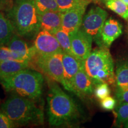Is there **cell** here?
<instances>
[{"label": "cell", "mask_w": 128, "mask_h": 128, "mask_svg": "<svg viewBox=\"0 0 128 128\" xmlns=\"http://www.w3.org/2000/svg\"><path fill=\"white\" fill-rule=\"evenodd\" d=\"M46 113L49 125L70 127L79 122L81 113L75 101L54 80L48 78Z\"/></svg>", "instance_id": "obj_1"}, {"label": "cell", "mask_w": 128, "mask_h": 128, "mask_svg": "<svg viewBox=\"0 0 128 128\" xmlns=\"http://www.w3.org/2000/svg\"><path fill=\"white\" fill-rule=\"evenodd\" d=\"M16 34L26 40L34 39L40 31L39 14L33 0H12L5 12Z\"/></svg>", "instance_id": "obj_2"}, {"label": "cell", "mask_w": 128, "mask_h": 128, "mask_svg": "<svg viewBox=\"0 0 128 128\" xmlns=\"http://www.w3.org/2000/svg\"><path fill=\"white\" fill-rule=\"evenodd\" d=\"M0 108L16 126L38 125L44 122V112L36 102L17 94L12 92Z\"/></svg>", "instance_id": "obj_3"}, {"label": "cell", "mask_w": 128, "mask_h": 128, "mask_svg": "<svg viewBox=\"0 0 128 128\" xmlns=\"http://www.w3.org/2000/svg\"><path fill=\"white\" fill-rule=\"evenodd\" d=\"M0 84L7 92L38 102L42 96L44 78L40 72L26 68L8 77L0 79Z\"/></svg>", "instance_id": "obj_4"}, {"label": "cell", "mask_w": 128, "mask_h": 128, "mask_svg": "<svg viewBox=\"0 0 128 128\" xmlns=\"http://www.w3.org/2000/svg\"><path fill=\"white\" fill-rule=\"evenodd\" d=\"M84 66L95 87L101 83L115 82L114 62L108 48L94 49L84 60Z\"/></svg>", "instance_id": "obj_5"}, {"label": "cell", "mask_w": 128, "mask_h": 128, "mask_svg": "<svg viewBox=\"0 0 128 128\" xmlns=\"http://www.w3.org/2000/svg\"><path fill=\"white\" fill-rule=\"evenodd\" d=\"M63 53L47 56L36 55L31 62L32 69H36L37 71L46 76L47 78L62 85L64 82Z\"/></svg>", "instance_id": "obj_6"}, {"label": "cell", "mask_w": 128, "mask_h": 128, "mask_svg": "<svg viewBox=\"0 0 128 128\" xmlns=\"http://www.w3.org/2000/svg\"><path fill=\"white\" fill-rule=\"evenodd\" d=\"M108 17V12L104 10L98 6L92 7L84 16L80 28L92 36L94 41L100 34Z\"/></svg>", "instance_id": "obj_7"}, {"label": "cell", "mask_w": 128, "mask_h": 128, "mask_svg": "<svg viewBox=\"0 0 128 128\" xmlns=\"http://www.w3.org/2000/svg\"><path fill=\"white\" fill-rule=\"evenodd\" d=\"M33 46L38 55L47 56L63 52L55 36L44 30L39 32L34 39Z\"/></svg>", "instance_id": "obj_8"}, {"label": "cell", "mask_w": 128, "mask_h": 128, "mask_svg": "<svg viewBox=\"0 0 128 128\" xmlns=\"http://www.w3.org/2000/svg\"><path fill=\"white\" fill-rule=\"evenodd\" d=\"M70 34L73 55L84 61L92 51V38L81 28Z\"/></svg>", "instance_id": "obj_9"}, {"label": "cell", "mask_w": 128, "mask_h": 128, "mask_svg": "<svg viewBox=\"0 0 128 128\" xmlns=\"http://www.w3.org/2000/svg\"><path fill=\"white\" fill-rule=\"evenodd\" d=\"M122 24L110 17L105 21L100 34L94 42L98 47L109 48L113 42L122 34Z\"/></svg>", "instance_id": "obj_10"}, {"label": "cell", "mask_w": 128, "mask_h": 128, "mask_svg": "<svg viewBox=\"0 0 128 128\" xmlns=\"http://www.w3.org/2000/svg\"><path fill=\"white\" fill-rule=\"evenodd\" d=\"M64 82L62 86L65 90L71 92L72 83L78 71L84 66V61L79 60L74 55L63 53Z\"/></svg>", "instance_id": "obj_11"}, {"label": "cell", "mask_w": 128, "mask_h": 128, "mask_svg": "<svg viewBox=\"0 0 128 128\" xmlns=\"http://www.w3.org/2000/svg\"><path fill=\"white\" fill-rule=\"evenodd\" d=\"M95 86L83 66L74 78L71 92L81 98L91 96L94 93Z\"/></svg>", "instance_id": "obj_12"}, {"label": "cell", "mask_w": 128, "mask_h": 128, "mask_svg": "<svg viewBox=\"0 0 128 128\" xmlns=\"http://www.w3.org/2000/svg\"><path fill=\"white\" fill-rule=\"evenodd\" d=\"M87 7L84 6L62 12L61 28L69 33L79 29Z\"/></svg>", "instance_id": "obj_13"}, {"label": "cell", "mask_w": 128, "mask_h": 128, "mask_svg": "<svg viewBox=\"0 0 128 128\" xmlns=\"http://www.w3.org/2000/svg\"><path fill=\"white\" fill-rule=\"evenodd\" d=\"M23 60L31 62L37 55L34 46H29L22 37L15 33L6 44Z\"/></svg>", "instance_id": "obj_14"}, {"label": "cell", "mask_w": 128, "mask_h": 128, "mask_svg": "<svg viewBox=\"0 0 128 128\" xmlns=\"http://www.w3.org/2000/svg\"><path fill=\"white\" fill-rule=\"evenodd\" d=\"M62 12L60 11H48L39 14L41 30L54 33L62 27Z\"/></svg>", "instance_id": "obj_15"}, {"label": "cell", "mask_w": 128, "mask_h": 128, "mask_svg": "<svg viewBox=\"0 0 128 128\" xmlns=\"http://www.w3.org/2000/svg\"><path fill=\"white\" fill-rule=\"evenodd\" d=\"M26 68H32L30 62L27 60H6L0 61V79L8 77Z\"/></svg>", "instance_id": "obj_16"}, {"label": "cell", "mask_w": 128, "mask_h": 128, "mask_svg": "<svg viewBox=\"0 0 128 128\" xmlns=\"http://www.w3.org/2000/svg\"><path fill=\"white\" fill-rule=\"evenodd\" d=\"M15 33L10 21L0 11V46L6 45Z\"/></svg>", "instance_id": "obj_17"}, {"label": "cell", "mask_w": 128, "mask_h": 128, "mask_svg": "<svg viewBox=\"0 0 128 128\" xmlns=\"http://www.w3.org/2000/svg\"><path fill=\"white\" fill-rule=\"evenodd\" d=\"M115 82L116 86L128 87V59L121 60L117 64Z\"/></svg>", "instance_id": "obj_18"}, {"label": "cell", "mask_w": 128, "mask_h": 128, "mask_svg": "<svg viewBox=\"0 0 128 128\" xmlns=\"http://www.w3.org/2000/svg\"><path fill=\"white\" fill-rule=\"evenodd\" d=\"M58 41L64 52L73 55L71 48L70 34L62 28H59L52 33Z\"/></svg>", "instance_id": "obj_19"}, {"label": "cell", "mask_w": 128, "mask_h": 128, "mask_svg": "<svg viewBox=\"0 0 128 128\" xmlns=\"http://www.w3.org/2000/svg\"><path fill=\"white\" fill-rule=\"evenodd\" d=\"M115 124L120 126L128 120V103L119 102L114 108Z\"/></svg>", "instance_id": "obj_20"}, {"label": "cell", "mask_w": 128, "mask_h": 128, "mask_svg": "<svg viewBox=\"0 0 128 128\" xmlns=\"http://www.w3.org/2000/svg\"><path fill=\"white\" fill-rule=\"evenodd\" d=\"M106 6L122 18L128 19V6L122 0H108L105 3Z\"/></svg>", "instance_id": "obj_21"}, {"label": "cell", "mask_w": 128, "mask_h": 128, "mask_svg": "<svg viewBox=\"0 0 128 128\" xmlns=\"http://www.w3.org/2000/svg\"><path fill=\"white\" fill-rule=\"evenodd\" d=\"M58 10L60 12H65L76 8L88 6L91 0H56Z\"/></svg>", "instance_id": "obj_22"}, {"label": "cell", "mask_w": 128, "mask_h": 128, "mask_svg": "<svg viewBox=\"0 0 128 128\" xmlns=\"http://www.w3.org/2000/svg\"><path fill=\"white\" fill-rule=\"evenodd\" d=\"M39 14L48 11H59L56 0H33Z\"/></svg>", "instance_id": "obj_23"}, {"label": "cell", "mask_w": 128, "mask_h": 128, "mask_svg": "<svg viewBox=\"0 0 128 128\" xmlns=\"http://www.w3.org/2000/svg\"><path fill=\"white\" fill-rule=\"evenodd\" d=\"M6 60H23L15 52L11 50L8 46H0V61Z\"/></svg>", "instance_id": "obj_24"}, {"label": "cell", "mask_w": 128, "mask_h": 128, "mask_svg": "<svg viewBox=\"0 0 128 128\" xmlns=\"http://www.w3.org/2000/svg\"><path fill=\"white\" fill-rule=\"evenodd\" d=\"M94 95L99 100H103L109 96L110 90L108 84L107 83H101L96 86L94 91Z\"/></svg>", "instance_id": "obj_25"}, {"label": "cell", "mask_w": 128, "mask_h": 128, "mask_svg": "<svg viewBox=\"0 0 128 128\" xmlns=\"http://www.w3.org/2000/svg\"><path fill=\"white\" fill-rule=\"evenodd\" d=\"M16 126L13 122L0 108V128H12Z\"/></svg>", "instance_id": "obj_26"}, {"label": "cell", "mask_w": 128, "mask_h": 128, "mask_svg": "<svg viewBox=\"0 0 128 128\" xmlns=\"http://www.w3.org/2000/svg\"><path fill=\"white\" fill-rule=\"evenodd\" d=\"M115 97L119 102L128 103V87H121L116 86Z\"/></svg>", "instance_id": "obj_27"}, {"label": "cell", "mask_w": 128, "mask_h": 128, "mask_svg": "<svg viewBox=\"0 0 128 128\" xmlns=\"http://www.w3.org/2000/svg\"><path fill=\"white\" fill-rule=\"evenodd\" d=\"M116 105V100L110 96H108L101 101V106H102V108L106 110H114Z\"/></svg>", "instance_id": "obj_28"}, {"label": "cell", "mask_w": 128, "mask_h": 128, "mask_svg": "<svg viewBox=\"0 0 128 128\" xmlns=\"http://www.w3.org/2000/svg\"><path fill=\"white\" fill-rule=\"evenodd\" d=\"M12 0H0V11L5 12L12 7Z\"/></svg>", "instance_id": "obj_29"}, {"label": "cell", "mask_w": 128, "mask_h": 128, "mask_svg": "<svg viewBox=\"0 0 128 128\" xmlns=\"http://www.w3.org/2000/svg\"><path fill=\"white\" fill-rule=\"evenodd\" d=\"M108 0H95V1H97V2L102 3V4H104Z\"/></svg>", "instance_id": "obj_30"}, {"label": "cell", "mask_w": 128, "mask_h": 128, "mask_svg": "<svg viewBox=\"0 0 128 128\" xmlns=\"http://www.w3.org/2000/svg\"><path fill=\"white\" fill-rule=\"evenodd\" d=\"M124 126V128H128V120L124 124V125H123Z\"/></svg>", "instance_id": "obj_31"}, {"label": "cell", "mask_w": 128, "mask_h": 128, "mask_svg": "<svg viewBox=\"0 0 128 128\" xmlns=\"http://www.w3.org/2000/svg\"><path fill=\"white\" fill-rule=\"evenodd\" d=\"M122 1L124 3H125V4L128 6V0H122Z\"/></svg>", "instance_id": "obj_32"}, {"label": "cell", "mask_w": 128, "mask_h": 128, "mask_svg": "<svg viewBox=\"0 0 128 128\" xmlns=\"http://www.w3.org/2000/svg\"><path fill=\"white\" fill-rule=\"evenodd\" d=\"M91 1H95V0H91Z\"/></svg>", "instance_id": "obj_33"}]
</instances>
